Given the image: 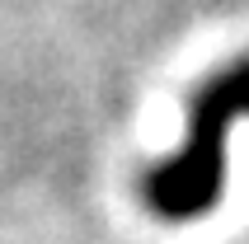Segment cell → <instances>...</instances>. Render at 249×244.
I'll list each match as a JSON object with an SVG mask.
<instances>
[{"label": "cell", "mask_w": 249, "mask_h": 244, "mask_svg": "<svg viewBox=\"0 0 249 244\" xmlns=\"http://www.w3.org/2000/svg\"><path fill=\"white\" fill-rule=\"evenodd\" d=\"M240 118H249V61L216 75L193 99L183 150L146 174L141 192L165 221H197L212 211L226 174V132Z\"/></svg>", "instance_id": "1"}]
</instances>
